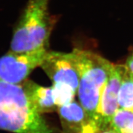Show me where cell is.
<instances>
[{
    "label": "cell",
    "instance_id": "obj_7",
    "mask_svg": "<svg viewBox=\"0 0 133 133\" xmlns=\"http://www.w3.org/2000/svg\"><path fill=\"white\" fill-rule=\"evenodd\" d=\"M63 133H99L80 104L73 101L57 110Z\"/></svg>",
    "mask_w": 133,
    "mask_h": 133
},
{
    "label": "cell",
    "instance_id": "obj_2",
    "mask_svg": "<svg viewBox=\"0 0 133 133\" xmlns=\"http://www.w3.org/2000/svg\"><path fill=\"white\" fill-rule=\"evenodd\" d=\"M72 51L79 75L77 91L79 104L88 117L99 128L97 119L100 97L114 65L91 51L74 49Z\"/></svg>",
    "mask_w": 133,
    "mask_h": 133
},
{
    "label": "cell",
    "instance_id": "obj_12",
    "mask_svg": "<svg viewBox=\"0 0 133 133\" xmlns=\"http://www.w3.org/2000/svg\"><path fill=\"white\" fill-rule=\"evenodd\" d=\"M52 87L55 103L58 107L70 104L74 101V97L76 92L70 86L64 84L55 83Z\"/></svg>",
    "mask_w": 133,
    "mask_h": 133
},
{
    "label": "cell",
    "instance_id": "obj_3",
    "mask_svg": "<svg viewBox=\"0 0 133 133\" xmlns=\"http://www.w3.org/2000/svg\"><path fill=\"white\" fill-rule=\"evenodd\" d=\"M48 49L28 52L9 51L0 57V79L19 84L25 81L31 71L40 66Z\"/></svg>",
    "mask_w": 133,
    "mask_h": 133
},
{
    "label": "cell",
    "instance_id": "obj_4",
    "mask_svg": "<svg viewBox=\"0 0 133 133\" xmlns=\"http://www.w3.org/2000/svg\"><path fill=\"white\" fill-rule=\"evenodd\" d=\"M0 129L14 133H56L41 114L28 108L0 107Z\"/></svg>",
    "mask_w": 133,
    "mask_h": 133
},
{
    "label": "cell",
    "instance_id": "obj_15",
    "mask_svg": "<svg viewBox=\"0 0 133 133\" xmlns=\"http://www.w3.org/2000/svg\"><path fill=\"white\" fill-rule=\"evenodd\" d=\"M131 133H133V131H132V132H131Z\"/></svg>",
    "mask_w": 133,
    "mask_h": 133
},
{
    "label": "cell",
    "instance_id": "obj_13",
    "mask_svg": "<svg viewBox=\"0 0 133 133\" xmlns=\"http://www.w3.org/2000/svg\"><path fill=\"white\" fill-rule=\"evenodd\" d=\"M126 66L133 74V53L129 56L126 61Z\"/></svg>",
    "mask_w": 133,
    "mask_h": 133
},
{
    "label": "cell",
    "instance_id": "obj_8",
    "mask_svg": "<svg viewBox=\"0 0 133 133\" xmlns=\"http://www.w3.org/2000/svg\"><path fill=\"white\" fill-rule=\"evenodd\" d=\"M22 86L36 112L42 115L57 111L52 87H43L27 79L22 83Z\"/></svg>",
    "mask_w": 133,
    "mask_h": 133
},
{
    "label": "cell",
    "instance_id": "obj_11",
    "mask_svg": "<svg viewBox=\"0 0 133 133\" xmlns=\"http://www.w3.org/2000/svg\"><path fill=\"white\" fill-rule=\"evenodd\" d=\"M110 128L117 133H131L133 131V110L119 109L115 114Z\"/></svg>",
    "mask_w": 133,
    "mask_h": 133
},
{
    "label": "cell",
    "instance_id": "obj_6",
    "mask_svg": "<svg viewBox=\"0 0 133 133\" xmlns=\"http://www.w3.org/2000/svg\"><path fill=\"white\" fill-rule=\"evenodd\" d=\"M123 65H114L101 92L97 109V124L101 131L110 128L111 121L119 109L118 97L123 77Z\"/></svg>",
    "mask_w": 133,
    "mask_h": 133
},
{
    "label": "cell",
    "instance_id": "obj_9",
    "mask_svg": "<svg viewBox=\"0 0 133 133\" xmlns=\"http://www.w3.org/2000/svg\"><path fill=\"white\" fill-rule=\"evenodd\" d=\"M0 107L9 109L21 108L35 109L22 84H12L1 79Z\"/></svg>",
    "mask_w": 133,
    "mask_h": 133
},
{
    "label": "cell",
    "instance_id": "obj_1",
    "mask_svg": "<svg viewBox=\"0 0 133 133\" xmlns=\"http://www.w3.org/2000/svg\"><path fill=\"white\" fill-rule=\"evenodd\" d=\"M50 0H29L13 31L10 51L16 53L48 49L58 17L49 11Z\"/></svg>",
    "mask_w": 133,
    "mask_h": 133
},
{
    "label": "cell",
    "instance_id": "obj_14",
    "mask_svg": "<svg viewBox=\"0 0 133 133\" xmlns=\"http://www.w3.org/2000/svg\"><path fill=\"white\" fill-rule=\"evenodd\" d=\"M99 133H117L116 131H115L113 129L109 128V129H106L104 131H102L101 132H100Z\"/></svg>",
    "mask_w": 133,
    "mask_h": 133
},
{
    "label": "cell",
    "instance_id": "obj_10",
    "mask_svg": "<svg viewBox=\"0 0 133 133\" xmlns=\"http://www.w3.org/2000/svg\"><path fill=\"white\" fill-rule=\"evenodd\" d=\"M119 109L133 110V74L123 65V77L118 97Z\"/></svg>",
    "mask_w": 133,
    "mask_h": 133
},
{
    "label": "cell",
    "instance_id": "obj_5",
    "mask_svg": "<svg viewBox=\"0 0 133 133\" xmlns=\"http://www.w3.org/2000/svg\"><path fill=\"white\" fill-rule=\"evenodd\" d=\"M40 66L53 84L69 85L77 93L79 75L73 51L62 52L48 51Z\"/></svg>",
    "mask_w": 133,
    "mask_h": 133
}]
</instances>
